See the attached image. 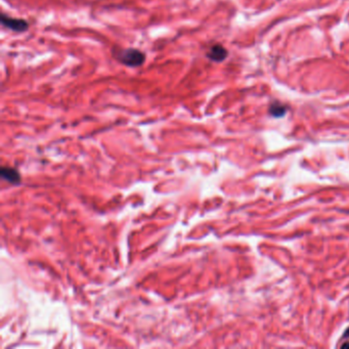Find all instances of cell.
Here are the masks:
<instances>
[{"label": "cell", "instance_id": "obj_1", "mask_svg": "<svg viewBox=\"0 0 349 349\" xmlns=\"http://www.w3.org/2000/svg\"><path fill=\"white\" fill-rule=\"evenodd\" d=\"M114 58L124 66L137 68L146 63V54L137 48H124L114 50Z\"/></svg>", "mask_w": 349, "mask_h": 349}, {"label": "cell", "instance_id": "obj_2", "mask_svg": "<svg viewBox=\"0 0 349 349\" xmlns=\"http://www.w3.org/2000/svg\"><path fill=\"white\" fill-rule=\"evenodd\" d=\"M0 23H1L3 27L17 32V33H24V32H27L30 26L26 20L15 19L5 14H1V16H0Z\"/></svg>", "mask_w": 349, "mask_h": 349}, {"label": "cell", "instance_id": "obj_3", "mask_svg": "<svg viewBox=\"0 0 349 349\" xmlns=\"http://www.w3.org/2000/svg\"><path fill=\"white\" fill-rule=\"evenodd\" d=\"M206 56L212 62L221 63L227 58L228 52L222 45L215 44V45L211 46V48L209 49L208 52H207Z\"/></svg>", "mask_w": 349, "mask_h": 349}, {"label": "cell", "instance_id": "obj_4", "mask_svg": "<svg viewBox=\"0 0 349 349\" xmlns=\"http://www.w3.org/2000/svg\"><path fill=\"white\" fill-rule=\"evenodd\" d=\"M1 175L4 179H6L10 182H19L20 181V175H19L18 171L14 170L13 168H2Z\"/></svg>", "mask_w": 349, "mask_h": 349}, {"label": "cell", "instance_id": "obj_5", "mask_svg": "<svg viewBox=\"0 0 349 349\" xmlns=\"http://www.w3.org/2000/svg\"><path fill=\"white\" fill-rule=\"evenodd\" d=\"M270 114L275 117H281L286 113V108L280 104H275L270 107Z\"/></svg>", "mask_w": 349, "mask_h": 349}]
</instances>
